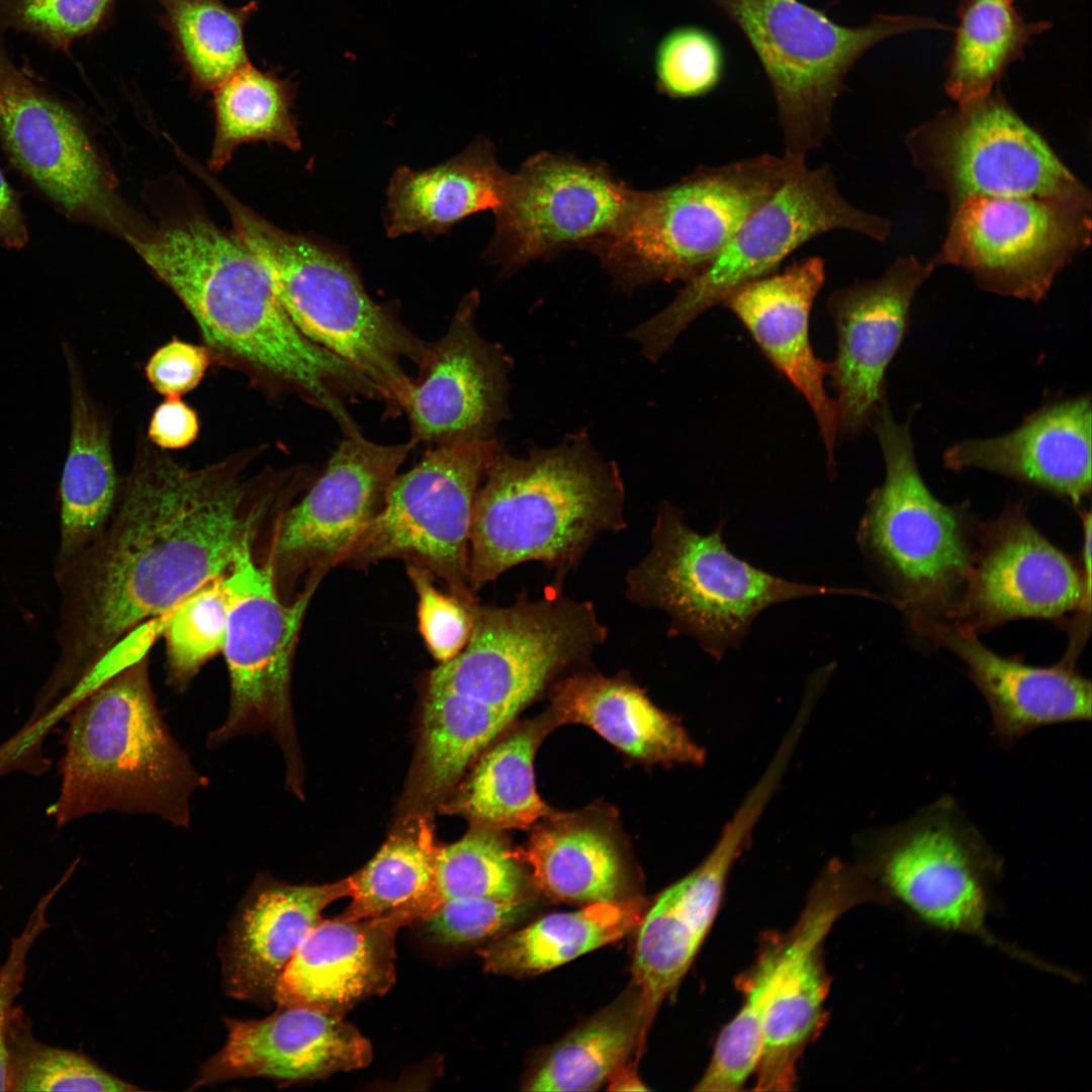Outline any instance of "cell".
Returning <instances> with one entry per match:
<instances>
[{
  "label": "cell",
  "mask_w": 1092,
  "mask_h": 1092,
  "mask_svg": "<svg viewBox=\"0 0 1092 1092\" xmlns=\"http://www.w3.org/2000/svg\"><path fill=\"white\" fill-rule=\"evenodd\" d=\"M63 351L71 390V430L60 482L58 571L100 534L119 491L106 416L90 396L78 360L66 342Z\"/></svg>",
  "instance_id": "cell-33"
},
{
  "label": "cell",
  "mask_w": 1092,
  "mask_h": 1092,
  "mask_svg": "<svg viewBox=\"0 0 1092 1092\" xmlns=\"http://www.w3.org/2000/svg\"><path fill=\"white\" fill-rule=\"evenodd\" d=\"M1050 27L1044 20H1026L1011 0H963L946 66V94L956 103L989 94L1029 40Z\"/></svg>",
  "instance_id": "cell-39"
},
{
  "label": "cell",
  "mask_w": 1092,
  "mask_h": 1092,
  "mask_svg": "<svg viewBox=\"0 0 1092 1092\" xmlns=\"http://www.w3.org/2000/svg\"><path fill=\"white\" fill-rule=\"evenodd\" d=\"M635 604L662 611L671 634L696 639L713 657L739 647L752 621L783 602L822 595H866L856 589L789 581L738 558L718 527L694 531L679 510L662 502L646 555L626 576Z\"/></svg>",
  "instance_id": "cell-8"
},
{
  "label": "cell",
  "mask_w": 1092,
  "mask_h": 1092,
  "mask_svg": "<svg viewBox=\"0 0 1092 1092\" xmlns=\"http://www.w3.org/2000/svg\"><path fill=\"white\" fill-rule=\"evenodd\" d=\"M556 1044L526 1083L527 1091H594L644 1042L641 1006L634 992Z\"/></svg>",
  "instance_id": "cell-40"
},
{
  "label": "cell",
  "mask_w": 1092,
  "mask_h": 1092,
  "mask_svg": "<svg viewBox=\"0 0 1092 1092\" xmlns=\"http://www.w3.org/2000/svg\"><path fill=\"white\" fill-rule=\"evenodd\" d=\"M934 269L914 256L899 257L881 276L829 295L837 335L829 377L837 394L838 437L862 432L885 400L888 367L907 332L917 291Z\"/></svg>",
  "instance_id": "cell-24"
},
{
  "label": "cell",
  "mask_w": 1092,
  "mask_h": 1092,
  "mask_svg": "<svg viewBox=\"0 0 1092 1092\" xmlns=\"http://www.w3.org/2000/svg\"><path fill=\"white\" fill-rule=\"evenodd\" d=\"M478 303L477 291L464 296L445 334L428 343L402 407L416 445L494 438L509 418L513 363L478 332Z\"/></svg>",
  "instance_id": "cell-23"
},
{
  "label": "cell",
  "mask_w": 1092,
  "mask_h": 1092,
  "mask_svg": "<svg viewBox=\"0 0 1092 1092\" xmlns=\"http://www.w3.org/2000/svg\"><path fill=\"white\" fill-rule=\"evenodd\" d=\"M436 886L441 901L528 898L527 881L517 852L498 830L479 825H474L460 840L438 848Z\"/></svg>",
  "instance_id": "cell-44"
},
{
  "label": "cell",
  "mask_w": 1092,
  "mask_h": 1092,
  "mask_svg": "<svg viewBox=\"0 0 1092 1092\" xmlns=\"http://www.w3.org/2000/svg\"><path fill=\"white\" fill-rule=\"evenodd\" d=\"M7 1048L10 1091H134L139 1088L108 1073L82 1053L38 1041L23 1011L12 1013Z\"/></svg>",
  "instance_id": "cell-45"
},
{
  "label": "cell",
  "mask_w": 1092,
  "mask_h": 1092,
  "mask_svg": "<svg viewBox=\"0 0 1092 1092\" xmlns=\"http://www.w3.org/2000/svg\"><path fill=\"white\" fill-rule=\"evenodd\" d=\"M512 720L479 702L428 689L420 750L411 784L413 801L429 807L444 797L469 763Z\"/></svg>",
  "instance_id": "cell-37"
},
{
  "label": "cell",
  "mask_w": 1092,
  "mask_h": 1092,
  "mask_svg": "<svg viewBox=\"0 0 1092 1092\" xmlns=\"http://www.w3.org/2000/svg\"><path fill=\"white\" fill-rule=\"evenodd\" d=\"M28 242V231L19 196L0 168V243L9 249H22Z\"/></svg>",
  "instance_id": "cell-53"
},
{
  "label": "cell",
  "mask_w": 1092,
  "mask_h": 1092,
  "mask_svg": "<svg viewBox=\"0 0 1092 1092\" xmlns=\"http://www.w3.org/2000/svg\"><path fill=\"white\" fill-rule=\"evenodd\" d=\"M859 841L858 864L916 920L939 931L974 936L1052 974L1062 972L988 927L1002 859L952 799L944 797Z\"/></svg>",
  "instance_id": "cell-9"
},
{
  "label": "cell",
  "mask_w": 1092,
  "mask_h": 1092,
  "mask_svg": "<svg viewBox=\"0 0 1092 1092\" xmlns=\"http://www.w3.org/2000/svg\"><path fill=\"white\" fill-rule=\"evenodd\" d=\"M469 609L472 631L466 646L432 670L428 689L465 697L513 719L608 637L590 602L558 590L507 607L475 600Z\"/></svg>",
  "instance_id": "cell-13"
},
{
  "label": "cell",
  "mask_w": 1092,
  "mask_h": 1092,
  "mask_svg": "<svg viewBox=\"0 0 1092 1092\" xmlns=\"http://www.w3.org/2000/svg\"><path fill=\"white\" fill-rule=\"evenodd\" d=\"M113 0H0V34L30 33L55 50L67 51L93 31Z\"/></svg>",
  "instance_id": "cell-47"
},
{
  "label": "cell",
  "mask_w": 1092,
  "mask_h": 1092,
  "mask_svg": "<svg viewBox=\"0 0 1092 1092\" xmlns=\"http://www.w3.org/2000/svg\"><path fill=\"white\" fill-rule=\"evenodd\" d=\"M165 11L166 24L194 82L214 90L250 64L244 26L255 2L234 8L221 0H154Z\"/></svg>",
  "instance_id": "cell-43"
},
{
  "label": "cell",
  "mask_w": 1092,
  "mask_h": 1092,
  "mask_svg": "<svg viewBox=\"0 0 1092 1092\" xmlns=\"http://www.w3.org/2000/svg\"><path fill=\"white\" fill-rule=\"evenodd\" d=\"M438 848L421 812L406 818L372 859L349 877L352 902L338 917L423 921L442 902L436 886Z\"/></svg>",
  "instance_id": "cell-36"
},
{
  "label": "cell",
  "mask_w": 1092,
  "mask_h": 1092,
  "mask_svg": "<svg viewBox=\"0 0 1092 1092\" xmlns=\"http://www.w3.org/2000/svg\"><path fill=\"white\" fill-rule=\"evenodd\" d=\"M643 911L639 898L627 897L547 915L495 939L479 956L493 974L543 973L622 938L639 924Z\"/></svg>",
  "instance_id": "cell-35"
},
{
  "label": "cell",
  "mask_w": 1092,
  "mask_h": 1092,
  "mask_svg": "<svg viewBox=\"0 0 1092 1092\" xmlns=\"http://www.w3.org/2000/svg\"><path fill=\"white\" fill-rule=\"evenodd\" d=\"M1091 204L1039 196L966 200L949 209L934 268L968 272L983 290L1038 302L1091 243Z\"/></svg>",
  "instance_id": "cell-16"
},
{
  "label": "cell",
  "mask_w": 1092,
  "mask_h": 1092,
  "mask_svg": "<svg viewBox=\"0 0 1092 1092\" xmlns=\"http://www.w3.org/2000/svg\"><path fill=\"white\" fill-rule=\"evenodd\" d=\"M1012 1V0H1011Z\"/></svg>",
  "instance_id": "cell-55"
},
{
  "label": "cell",
  "mask_w": 1092,
  "mask_h": 1092,
  "mask_svg": "<svg viewBox=\"0 0 1092 1092\" xmlns=\"http://www.w3.org/2000/svg\"><path fill=\"white\" fill-rule=\"evenodd\" d=\"M911 623L965 662L989 706L993 736L1002 748H1012L1042 726L1091 719V684L1077 671L1076 655L1068 653L1054 666L1035 667L993 652L977 633L938 617L912 612Z\"/></svg>",
  "instance_id": "cell-25"
},
{
  "label": "cell",
  "mask_w": 1092,
  "mask_h": 1092,
  "mask_svg": "<svg viewBox=\"0 0 1092 1092\" xmlns=\"http://www.w3.org/2000/svg\"><path fill=\"white\" fill-rule=\"evenodd\" d=\"M212 186L229 209L235 234L268 270L298 330L371 381L389 414L400 413L413 382L404 361L420 366L428 343L368 295L341 254L271 224L217 183Z\"/></svg>",
  "instance_id": "cell-5"
},
{
  "label": "cell",
  "mask_w": 1092,
  "mask_h": 1092,
  "mask_svg": "<svg viewBox=\"0 0 1092 1092\" xmlns=\"http://www.w3.org/2000/svg\"><path fill=\"white\" fill-rule=\"evenodd\" d=\"M234 456L199 468L139 453L100 534L64 569L62 654L49 689L69 690L151 620L230 572L259 561L298 494L281 470L247 476Z\"/></svg>",
  "instance_id": "cell-1"
},
{
  "label": "cell",
  "mask_w": 1092,
  "mask_h": 1092,
  "mask_svg": "<svg viewBox=\"0 0 1092 1092\" xmlns=\"http://www.w3.org/2000/svg\"><path fill=\"white\" fill-rule=\"evenodd\" d=\"M878 900L877 886L856 864L831 859L794 926L784 934L767 935L754 963L737 978L743 996L738 1017L750 1026H763L753 1090L795 1088L798 1062L825 1022L830 988L825 939L846 911Z\"/></svg>",
  "instance_id": "cell-10"
},
{
  "label": "cell",
  "mask_w": 1092,
  "mask_h": 1092,
  "mask_svg": "<svg viewBox=\"0 0 1092 1092\" xmlns=\"http://www.w3.org/2000/svg\"><path fill=\"white\" fill-rule=\"evenodd\" d=\"M533 908L528 898L517 901L456 898L442 901L423 921L436 942L464 945L500 935Z\"/></svg>",
  "instance_id": "cell-48"
},
{
  "label": "cell",
  "mask_w": 1092,
  "mask_h": 1092,
  "mask_svg": "<svg viewBox=\"0 0 1092 1092\" xmlns=\"http://www.w3.org/2000/svg\"><path fill=\"white\" fill-rule=\"evenodd\" d=\"M500 441L475 439L436 446L389 485L378 515L342 564L367 568L402 559L428 570L451 594L477 600L469 582V536L477 490Z\"/></svg>",
  "instance_id": "cell-15"
},
{
  "label": "cell",
  "mask_w": 1092,
  "mask_h": 1092,
  "mask_svg": "<svg viewBox=\"0 0 1092 1092\" xmlns=\"http://www.w3.org/2000/svg\"><path fill=\"white\" fill-rule=\"evenodd\" d=\"M726 53L719 37L700 25H681L657 46L654 72L658 90L675 99L705 96L726 73Z\"/></svg>",
  "instance_id": "cell-46"
},
{
  "label": "cell",
  "mask_w": 1092,
  "mask_h": 1092,
  "mask_svg": "<svg viewBox=\"0 0 1092 1092\" xmlns=\"http://www.w3.org/2000/svg\"><path fill=\"white\" fill-rule=\"evenodd\" d=\"M406 572L418 596L419 630L429 652L439 663L453 659L471 635L470 602L439 590L434 576L420 566L406 564Z\"/></svg>",
  "instance_id": "cell-49"
},
{
  "label": "cell",
  "mask_w": 1092,
  "mask_h": 1092,
  "mask_svg": "<svg viewBox=\"0 0 1092 1092\" xmlns=\"http://www.w3.org/2000/svg\"><path fill=\"white\" fill-rule=\"evenodd\" d=\"M826 277L819 256L796 261L739 288L723 306L744 326L762 354L810 405L834 469L838 439L835 399L824 386L830 364L818 358L810 340V313Z\"/></svg>",
  "instance_id": "cell-27"
},
{
  "label": "cell",
  "mask_w": 1092,
  "mask_h": 1092,
  "mask_svg": "<svg viewBox=\"0 0 1092 1092\" xmlns=\"http://www.w3.org/2000/svg\"><path fill=\"white\" fill-rule=\"evenodd\" d=\"M349 877L324 885H291L258 875L222 950L226 991L241 1000H274L279 978L331 903L351 895Z\"/></svg>",
  "instance_id": "cell-28"
},
{
  "label": "cell",
  "mask_w": 1092,
  "mask_h": 1092,
  "mask_svg": "<svg viewBox=\"0 0 1092 1092\" xmlns=\"http://www.w3.org/2000/svg\"><path fill=\"white\" fill-rule=\"evenodd\" d=\"M70 876L69 872L66 873L60 883L40 899L21 934L12 940L8 957L0 967V1091H10L7 1034L15 1008L13 1002L24 980L28 950L36 937L48 928L47 908Z\"/></svg>",
  "instance_id": "cell-50"
},
{
  "label": "cell",
  "mask_w": 1092,
  "mask_h": 1092,
  "mask_svg": "<svg viewBox=\"0 0 1092 1092\" xmlns=\"http://www.w3.org/2000/svg\"><path fill=\"white\" fill-rule=\"evenodd\" d=\"M257 562L254 556L243 559L226 574L192 593L163 619L167 684L176 693L185 692L201 667L223 651L231 612Z\"/></svg>",
  "instance_id": "cell-42"
},
{
  "label": "cell",
  "mask_w": 1092,
  "mask_h": 1092,
  "mask_svg": "<svg viewBox=\"0 0 1092 1092\" xmlns=\"http://www.w3.org/2000/svg\"><path fill=\"white\" fill-rule=\"evenodd\" d=\"M609 1090L612 1091H645L644 1083L640 1080L635 1069L625 1064L610 1078Z\"/></svg>",
  "instance_id": "cell-54"
},
{
  "label": "cell",
  "mask_w": 1092,
  "mask_h": 1092,
  "mask_svg": "<svg viewBox=\"0 0 1092 1092\" xmlns=\"http://www.w3.org/2000/svg\"><path fill=\"white\" fill-rule=\"evenodd\" d=\"M906 148L949 209L982 197L1091 204V192L998 91L957 103L910 130Z\"/></svg>",
  "instance_id": "cell-14"
},
{
  "label": "cell",
  "mask_w": 1092,
  "mask_h": 1092,
  "mask_svg": "<svg viewBox=\"0 0 1092 1092\" xmlns=\"http://www.w3.org/2000/svg\"><path fill=\"white\" fill-rule=\"evenodd\" d=\"M0 143L10 164L67 217L119 228L110 178L83 123L16 68L1 34Z\"/></svg>",
  "instance_id": "cell-20"
},
{
  "label": "cell",
  "mask_w": 1092,
  "mask_h": 1092,
  "mask_svg": "<svg viewBox=\"0 0 1092 1092\" xmlns=\"http://www.w3.org/2000/svg\"><path fill=\"white\" fill-rule=\"evenodd\" d=\"M942 461L953 471L985 469L1077 506L1091 491V397L1049 403L1002 436L957 442Z\"/></svg>",
  "instance_id": "cell-29"
},
{
  "label": "cell",
  "mask_w": 1092,
  "mask_h": 1092,
  "mask_svg": "<svg viewBox=\"0 0 1092 1092\" xmlns=\"http://www.w3.org/2000/svg\"><path fill=\"white\" fill-rule=\"evenodd\" d=\"M149 666L145 652L74 708L60 764V796L49 809L58 825L117 811L189 827L191 798L209 786V779L166 724Z\"/></svg>",
  "instance_id": "cell-4"
},
{
  "label": "cell",
  "mask_w": 1092,
  "mask_h": 1092,
  "mask_svg": "<svg viewBox=\"0 0 1092 1092\" xmlns=\"http://www.w3.org/2000/svg\"><path fill=\"white\" fill-rule=\"evenodd\" d=\"M518 858L529 867L535 887L549 897L584 904L626 898L621 846L607 826L589 818L560 813L546 818Z\"/></svg>",
  "instance_id": "cell-34"
},
{
  "label": "cell",
  "mask_w": 1092,
  "mask_h": 1092,
  "mask_svg": "<svg viewBox=\"0 0 1092 1092\" xmlns=\"http://www.w3.org/2000/svg\"><path fill=\"white\" fill-rule=\"evenodd\" d=\"M636 191L599 162L536 154L511 173L485 259L512 273L565 251H589L620 225Z\"/></svg>",
  "instance_id": "cell-18"
},
{
  "label": "cell",
  "mask_w": 1092,
  "mask_h": 1092,
  "mask_svg": "<svg viewBox=\"0 0 1092 1092\" xmlns=\"http://www.w3.org/2000/svg\"><path fill=\"white\" fill-rule=\"evenodd\" d=\"M404 925L396 916L322 920L279 978L274 1001L342 1015L386 993L395 982V936Z\"/></svg>",
  "instance_id": "cell-30"
},
{
  "label": "cell",
  "mask_w": 1092,
  "mask_h": 1092,
  "mask_svg": "<svg viewBox=\"0 0 1092 1092\" xmlns=\"http://www.w3.org/2000/svg\"><path fill=\"white\" fill-rule=\"evenodd\" d=\"M778 787V779L763 772L706 857L665 889L642 916L632 982L646 1032L659 1006L680 983L708 935L729 875L750 843L752 831Z\"/></svg>",
  "instance_id": "cell-22"
},
{
  "label": "cell",
  "mask_w": 1092,
  "mask_h": 1092,
  "mask_svg": "<svg viewBox=\"0 0 1092 1092\" xmlns=\"http://www.w3.org/2000/svg\"><path fill=\"white\" fill-rule=\"evenodd\" d=\"M741 31L770 85L786 158L806 163L831 132L833 107L855 63L884 39L948 26L930 17L875 15L859 26L800 0H708Z\"/></svg>",
  "instance_id": "cell-7"
},
{
  "label": "cell",
  "mask_w": 1092,
  "mask_h": 1092,
  "mask_svg": "<svg viewBox=\"0 0 1092 1092\" xmlns=\"http://www.w3.org/2000/svg\"><path fill=\"white\" fill-rule=\"evenodd\" d=\"M416 444H379L345 435L307 491L277 519L261 564L285 602L316 590L378 515Z\"/></svg>",
  "instance_id": "cell-17"
},
{
  "label": "cell",
  "mask_w": 1092,
  "mask_h": 1092,
  "mask_svg": "<svg viewBox=\"0 0 1092 1092\" xmlns=\"http://www.w3.org/2000/svg\"><path fill=\"white\" fill-rule=\"evenodd\" d=\"M871 425L886 474L868 500L859 543L912 612L943 615L959 598L973 556L962 513L928 489L909 422L897 423L886 399Z\"/></svg>",
  "instance_id": "cell-12"
},
{
  "label": "cell",
  "mask_w": 1092,
  "mask_h": 1092,
  "mask_svg": "<svg viewBox=\"0 0 1092 1092\" xmlns=\"http://www.w3.org/2000/svg\"><path fill=\"white\" fill-rule=\"evenodd\" d=\"M225 1023L226 1041L204 1064L193 1088L247 1077L314 1080L372 1060L370 1042L340 1014L292 1006L264 1019Z\"/></svg>",
  "instance_id": "cell-26"
},
{
  "label": "cell",
  "mask_w": 1092,
  "mask_h": 1092,
  "mask_svg": "<svg viewBox=\"0 0 1092 1092\" xmlns=\"http://www.w3.org/2000/svg\"><path fill=\"white\" fill-rule=\"evenodd\" d=\"M1090 605L1091 580L1015 503L981 527L963 589L943 615L978 633L1021 618L1089 617Z\"/></svg>",
  "instance_id": "cell-21"
},
{
  "label": "cell",
  "mask_w": 1092,
  "mask_h": 1092,
  "mask_svg": "<svg viewBox=\"0 0 1092 1092\" xmlns=\"http://www.w3.org/2000/svg\"><path fill=\"white\" fill-rule=\"evenodd\" d=\"M472 509V592L528 561L567 571L601 534L626 527L620 469L585 431L526 456L503 447L487 468Z\"/></svg>",
  "instance_id": "cell-3"
},
{
  "label": "cell",
  "mask_w": 1092,
  "mask_h": 1092,
  "mask_svg": "<svg viewBox=\"0 0 1092 1092\" xmlns=\"http://www.w3.org/2000/svg\"><path fill=\"white\" fill-rule=\"evenodd\" d=\"M551 703L558 722L588 726L638 760L694 765L705 761V750L679 721L628 680L574 672L556 684Z\"/></svg>",
  "instance_id": "cell-31"
},
{
  "label": "cell",
  "mask_w": 1092,
  "mask_h": 1092,
  "mask_svg": "<svg viewBox=\"0 0 1092 1092\" xmlns=\"http://www.w3.org/2000/svg\"><path fill=\"white\" fill-rule=\"evenodd\" d=\"M200 429L196 412L181 397H166L153 412L148 439L160 450H178L191 445Z\"/></svg>",
  "instance_id": "cell-52"
},
{
  "label": "cell",
  "mask_w": 1092,
  "mask_h": 1092,
  "mask_svg": "<svg viewBox=\"0 0 1092 1092\" xmlns=\"http://www.w3.org/2000/svg\"><path fill=\"white\" fill-rule=\"evenodd\" d=\"M835 230L885 242L892 225L887 218L851 204L828 164L801 165L750 214L712 264L685 282L667 306L626 336L646 359L657 362L700 314L723 304L744 285L777 272L798 248Z\"/></svg>",
  "instance_id": "cell-11"
},
{
  "label": "cell",
  "mask_w": 1092,
  "mask_h": 1092,
  "mask_svg": "<svg viewBox=\"0 0 1092 1092\" xmlns=\"http://www.w3.org/2000/svg\"><path fill=\"white\" fill-rule=\"evenodd\" d=\"M211 353L208 347L174 339L157 349L145 372L151 386L165 397H181L203 379Z\"/></svg>",
  "instance_id": "cell-51"
},
{
  "label": "cell",
  "mask_w": 1092,
  "mask_h": 1092,
  "mask_svg": "<svg viewBox=\"0 0 1092 1092\" xmlns=\"http://www.w3.org/2000/svg\"><path fill=\"white\" fill-rule=\"evenodd\" d=\"M542 727L528 724L505 737L478 760L449 809L475 825L526 829L553 816L538 795L534 756Z\"/></svg>",
  "instance_id": "cell-38"
},
{
  "label": "cell",
  "mask_w": 1092,
  "mask_h": 1092,
  "mask_svg": "<svg viewBox=\"0 0 1092 1092\" xmlns=\"http://www.w3.org/2000/svg\"><path fill=\"white\" fill-rule=\"evenodd\" d=\"M313 592L293 602L279 596L270 569L255 564L229 619L223 655L230 676V705L206 746L217 749L239 736L269 732L280 744L295 787L294 733L290 684L293 658Z\"/></svg>",
  "instance_id": "cell-19"
},
{
  "label": "cell",
  "mask_w": 1092,
  "mask_h": 1092,
  "mask_svg": "<svg viewBox=\"0 0 1092 1092\" xmlns=\"http://www.w3.org/2000/svg\"><path fill=\"white\" fill-rule=\"evenodd\" d=\"M215 134L209 167L220 170L242 144L263 141L296 151L300 138L291 112L289 82L250 64L214 90Z\"/></svg>",
  "instance_id": "cell-41"
},
{
  "label": "cell",
  "mask_w": 1092,
  "mask_h": 1092,
  "mask_svg": "<svg viewBox=\"0 0 1092 1092\" xmlns=\"http://www.w3.org/2000/svg\"><path fill=\"white\" fill-rule=\"evenodd\" d=\"M803 164L763 154L702 166L670 185L637 190L620 225L589 252L622 291L687 282Z\"/></svg>",
  "instance_id": "cell-6"
},
{
  "label": "cell",
  "mask_w": 1092,
  "mask_h": 1092,
  "mask_svg": "<svg viewBox=\"0 0 1092 1092\" xmlns=\"http://www.w3.org/2000/svg\"><path fill=\"white\" fill-rule=\"evenodd\" d=\"M511 173L485 138L452 159L425 170L398 168L387 189V236L446 233L466 217L500 205Z\"/></svg>",
  "instance_id": "cell-32"
},
{
  "label": "cell",
  "mask_w": 1092,
  "mask_h": 1092,
  "mask_svg": "<svg viewBox=\"0 0 1092 1092\" xmlns=\"http://www.w3.org/2000/svg\"><path fill=\"white\" fill-rule=\"evenodd\" d=\"M127 241L177 295L208 348L358 429L347 404L378 399L375 385L305 337L283 307L261 260L234 233L192 217Z\"/></svg>",
  "instance_id": "cell-2"
}]
</instances>
